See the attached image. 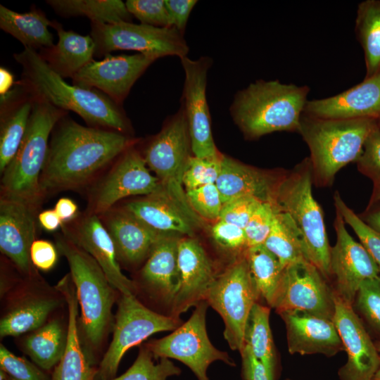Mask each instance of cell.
<instances>
[{
	"instance_id": "obj_1",
	"label": "cell",
	"mask_w": 380,
	"mask_h": 380,
	"mask_svg": "<svg viewBox=\"0 0 380 380\" xmlns=\"http://www.w3.org/2000/svg\"><path fill=\"white\" fill-rule=\"evenodd\" d=\"M134 143L128 134L83 126L65 115L51 135L39 179L43 199L86 187Z\"/></svg>"
},
{
	"instance_id": "obj_2",
	"label": "cell",
	"mask_w": 380,
	"mask_h": 380,
	"mask_svg": "<svg viewBox=\"0 0 380 380\" xmlns=\"http://www.w3.org/2000/svg\"><path fill=\"white\" fill-rule=\"evenodd\" d=\"M13 57L23 68L18 84L33 96L61 110L75 112L89 127L127 134L130 125L122 106L105 94L68 84L34 50L25 48Z\"/></svg>"
},
{
	"instance_id": "obj_3",
	"label": "cell",
	"mask_w": 380,
	"mask_h": 380,
	"mask_svg": "<svg viewBox=\"0 0 380 380\" xmlns=\"http://www.w3.org/2000/svg\"><path fill=\"white\" fill-rule=\"evenodd\" d=\"M55 242L58 253L68 261L76 289L81 310L78 328L82 344L89 358L99 365V355L113 328L112 309L118 291L100 265L84 250L63 234L56 236Z\"/></svg>"
},
{
	"instance_id": "obj_4",
	"label": "cell",
	"mask_w": 380,
	"mask_h": 380,
	"mask_svg": "<svg viewBox=\"0 0 380 380\" xmlns=\"http://www.w3.org/2000/svg\"><path fill=\"white\" fill-rule=\"evenodd\" d=\"M310 88L278 80H258L234 96L229 110L244 137L274 132H298Z\"/></svg>"
},
{
	"instance_id": "obj_5",
	"label": "cell",
	"mask_w": 380,
	"mask_h": 380,
	"mask_svg": "<svg viewBox=\"0 0 380 380\" xmlns=\"http://www.w3.org/2000/svg\"><path fill=\"white\" fill-rule=\"evenodd\" d=\"M34 97L27 127L18 150L1 174V196L39 210L44 201L39 179L49 150V137L68 112Z\"/></svg>"
},
{
	"instance_id": "obj_6",
	"label": "cell",
	"mask_w": 380,
	"mask_h": 380,
	"mask_svg": "<svg viewBox=\"0 0 380 380\" xmlns=\"http://www.w3.org/2000/svg\"><path fill=\"white\" fill-rule=\"evenodd\" d=\"M312 171L306 158L279 177L272 203L286 213L297 228L306 260L325 279L330 277V251L322 210L312 194Z\"/></svg>"
},
{
	"instance_id": "obj_7",
	"label": "cell",
	"mask_w": 380,
	"mask_h": 380,
	"mask_svg": "<svg viewBox=\"0 0 380 380\" xmlns=\"http://www.w3.org/2000/svg\"><path fill=\"white\" fill-rule=\"evenodd\" d=\"M376 121L369 119L335 120L303 114L298 133L307 144L313 181L328 186L337 172L357 161Z\"/></svg>"
},
{
	"instance_id": "obj_8",
	"label": "cell",
	"mask_w": 380,
	"mask_h": 380,
	"mask_svg": "<svg viewBox=\"0 0 380 380\" xmlns=\"http://www.w3.org/2000/svg\"><path fill=\"white\" fill-rule=\"evenodd\" d=\"M191 138L183 106L147 144L141 153L160 184V189L191 217L199 220L190 207L182 177L191 156Z\"/></svg>"
},
{
	"instance_id": "obj_9",
	"label": "cell",
	"mask_w": 380,
	"mask_h": 380,
	"mask_svg": "<svg viewBox=\"0 0 380 380\" xmlns=\"http://www.w3.org/2000/svg\"><path fill=\"white\" fill-rule=\"evenodd\" d=\"M179 317L163 315L146 307L134 294L120 293L112 341L98 365L95 380L115 377L125 353L150 336L180 326Z\"/></svg>"
},
{
	"instance_id": "obj_10",
	"label": "cell",
	"mask_w": 380,
	"mask_h": 380,
	"mask_svg": "<svg viewBox=\"0 0 380 380\" xmlns=\"http://www.w3.org/2000/svg\"><path fill=\"white\" fill-rule=\"evenodd\" d=\"M260 298L251 279L245 253L217 276L205 300L222 317L224 337L230 348L241 352L250 312Z\"/></svg>"
},
{
	"instance_id": "obj_11",
	"label": "cell",
	"mask_w": 380,
	"mask_h": 380,
	"mask_svg": "<svg viewBox=\"0 0 380 380\" xmlns=\"http://www.w3.org/2000/svg\"><path fill=\"white\" fill-rule=\"evenodd\" d=\"M208 305L205 300L200 302L185 323L164 338L148 343L146 346L153 358L179 360L193 372L198 380H210L207 370L215 361L235 366L228 353L217 349L208 338L205 320Z\"/></svg>"
},
{
	"instance_id": "obj_12",
	"label": "cell",
	"mask_w": 380,
	"mask_h": 380,
	"mask_svg": "<svg viewBox=\"0 0 380 380\" xmlns=\"http://www.w3.org/2000/svg\"><path fill=\"white\" fill-rule=\"evenodd\" d=\"M95 56H105L117 50L136 51L156 58L187 56L189 48L184 34L174 27H155L132 22L91 23Z\"/></svg>"
},
{
	"instance_id": "obj_13",
	"label": "cell",
	"mask_w": 380,
	"mask_h": 380,
	"mask_svg": "<svg viewBox=\"0 0 380 380\" xmlns=\"http://www.w3.org/2000/svg\"><path fill=\"white\" fill-rule=\"evenodd\" d=\"M160 188L158 179L150 172L141 153L132 146L91 186L87 212L99 215L115 207L125 198L148 196Z\"/></svg>"
},
{
	"instance_id": "obj_14",
	"label": "cell",
	"mask_w": 380,
	"mask_h": 380,
	"mask_svg": "<svg viewBox=\"0 0 380 380\" xmlns=\"http://www.w3.org/2000/svg\"><path fill=\"white\" fill-rule=\"evenodd\" d=\"M11 296L0 319L1 338L17 337L42 326L65 299L56 286L40 275L25 278L12 287Z\"/></svg>"
},
{
	"instance_id": "obj_15",
	"label": "cell",
	"mask_w": 380,
	"mask_h": 380,
	"mask_svg": "<svg viewBox=\"0 0 380 380\" xmlns=\"http://www.w3.org/2000/svg\"><path fill=\"white\" fill-rule=\"evenodd\" d=\"M325 279L306 260L286 266L273 308L278 313L297 310L333 321L334 291Z\"/></svg>"
},
{
	"instance_id": "obj_16",
	"label": "cell",
	"mask_w": 380,
	"mask_h": 380,
	"mask_svg": "<svg viewBox=\"0 0 380 380\" xmlns=\"http://www.w3.org/2000/svg\"><path fill=\"white\" fill-rule=\"evenodd\" d=\"M184 72L182 103L189 126L191 151L194 156L214 158L221 153L213 137L206 97L207 75L212 65L208 57L192 60L180 58Z\"/></svg>"
},
{
	"instance_id": "obj_17",
	"label": "cell",
	"mask_w": 380,
	"mask_h": 380,
	"mask_svg": "<svg viewBox=\"0 0 380 380\" xmlns=\"http://www.w3.org/2000/svg\"><path fill=\"white\" fill-rule=\"evenodd\" d=\"M334 229L336 240L330 251V277L335 280L334 291L345 302L352 305L362 282L379 277L380 273L366 249L350 235L337 210Z\"/></svg>"
},
{
	"instance_id": "obj_18",
	"label": "cell",
	"mask_w": 380,
	"mask_h": 380,
	"mask_svg": "<svg viewBox=\"0 0 380 380\" xmlns=\"http://www.w3.org/2000/svg\"><path fill=\"white\" fill-rule=\"evenodd\" d=\"M157 58L136 53L106 55L93 60L72 78V84L95 89L122 105L135 82Z\"/></svg>"
},
{
	"instance_id": "obj_19",
	"label": "cell",
	"mask_w": 380,
	"mask_h": 380,
	"mask_svg": "<svg viewBox=\"0 0 380 380\" xmlns=\"http://www.w3.org/2000/svg\"><path fill=\"white\" fill-rule=\"evenodd\" d=\"M61 229L68 239L96 261L120 293L136 295V284L122 273L112 239L99 215L86 211L63 223Z\"/></svg>"
},
{
	"instance_id": "obj_20",
	"label": "cell",
	"mask_w": 380,
	"mask_h": 380,
	"mask_svg": "<svg viewBox=\"0 0 380 380\" xmlns=\"http://www.w3.org/2000/svg\"><path fill=\"white\" fill-rule=\"evenodd\" d=\"M333 322L337 329L347 362L338 370L341 380H372L380 368V355L352 305L334 291Z\"/></svg>"
},
{
	"instance_id": "obj_21",
	"label": "cell",
	"mask_w": 380,
	"mask_h": 380,
	"mask_svg": "<svg viewBox=\"0 0 380 380\" xmlns=\"http://www.w3.org/2000/svg\"><path fill=\"white\" fill-rule=\"evenodd\" d=\"M38 210L24 202L0 196V251L25 278L39 275L30 259Z\"/></svg>"
},
{
	"instance_id": "obj_22",
	"label": "cell",
	"mask_w": 380,
	"mask_h": 380,
	"mask_svg": "<svg viewBox=\"0 0 380 380\" xmlns=\"http://www.w3.org/2000/svg\"><path fill=\"white\" fill-rule=\"evenodd\" d=\"M177 265L179 285L172 303L171 315L179 317L189 308L205 300L217 276L205 249L191 237L179 239Z\"/></svg>"
},
{
	"instance_id": "obj_23",
	"label": "cell",
	"mask_w": 380,
	"mask_h": 380,
	"mask_svg": "<svg viewBox=\"0 0 380 380\" xmlns=\"http://www.w3.org/2000/svg\"><path fill=\"white\" fill-rule=\"evenodd\" d=\"M114 244L120 265L137 266L145 262L157 242L167 234L160 233L122 207L99 215Z\"/></svg>"
},
{
	"instance_id": "obj_24",
	"label": "cell",
	"mask_w": 380,
	"mask_h": 380,
	"mask_svg": "<svg viewBox=\"0 0 380 380\" xmlns=\"http://www.w3.org/2000/svg\"><path fill=\"white\" fill-rule=\"evenodd\" d=\"M303 113L324 119L379 120L380 72L335 96L308 101Z\"/></svg>"
},
{
	"instance_id": "obj_25",
	"label": "cell",
	"mask_w": 380,
	"mask_h": 380,
	"mask_svg": "<svg viewBox=\"0 0 380 380\" xmlns=\"http://www.w3.org/2000/svg\"><path fill=\"white\" fill-rule=\"evenodd\" d=\"M279 314L286 325L288 350L291 354L320 353L332 356L343 350L333 321L297 310Z\"/></svg>"
},
{
	"instance_id": "obj_26",
	"label": "cell",
	"mask_w": 380,
	"mask_h": 380,
	"mask_svg": "<svg viewBox=\"0 0 380 380\" xmlns=\"http://www.w3.org/2000/svg\"><path fill=\"white\" fill-rule=\"evenodd\" d=\"M63 293L68 310V338L65 353L53 369L51 380H95L98 365L87 356L78 328V300L70 276L67 274L56 285Z\"/></svg>"
},
{
	"instance_id": "obj_27",
	"label": "cell",
	"mask_w": 380,
	"mask_h": 380,
	"mask_svg": "<svg viewBox=\"0 0 380 380\" xmlns=\"http://www.w3.org/2000/svg\"><path fill=\"white\" fill-rule=\"evenodd\" d=\"M179 240L174 234L161 238L140 271L141 284L148 296L171 305L179 285Z\"/></svg>"
},
{
	"instance_id": "obj_28",
	"label": "cell",
	"mask_w": 380,
	"mask_h": 380,
	"mask_svg": "<svg viewBox=\"0 0 380 380\" xmlns=\"http://www.w3.org/2000/svg\"><path fill=\"white\" fill-rule=\"evenodd\" d=\"M122 208L153 229L165 234L192 236L200 220L185 213L160 188L127 203Z\"/></svg>"
},
{
	"instance_id": "obj_29",
	"label": "cell",
	"mask_w": 380,
	"mask_h": 380,
	"mask_svg": "<svg viewBox=\"0 0 380 380\" xmlns=\"http://www.w3.org/2000/svg\"><path fill=\"white\" fill-rule=\"evenodd\" d=\"M279 177L222 155L221 171L215 185L223 204L243 196L272 203Z\"/></svg>"
},
{
	"instance_id": "obj_30",
	"label": "cell",
	"mask_w": 380,
	"mask_h": 380,
	"mask_svg": "<svg viewBox=\"0 0 380 380\" xmlns=\"http://www.w3.org/2000/svg\"><path fill=\"white\" fill-rule=\"evenodd\" d=\"M18 87L1 96L0 172L15 156L25 136L32 110L34 97L24 87Z\"/></svg>"
},
{
	"instance_id": "obj_31",
	"label": "cell",
	"mask_w": 380,
	"mask_h": 380,
	"mask_svg": "<svg viewBox=\"0 0 380 380\" xmlns=\"http://www.w3.org/2000/svg\"><path fill=\"white\" fill-rule=\"evenodd\" d=\"M53 27L58 34V42L38 53L56 74L63 78H72L94 60L95 42L91 36H84L72 30H65L56 22Z\"/></svg>"
},
{
	"instance_id": "obj_32",
	"label": "cell",
	"mask_w": 380,
	"mask_h": 380,
	"mask_svg": "<svg viewBox=\"0 0 380 380\" xmlns=\"http://www.w3.org/2000/svg\"><path fill=\"white\" fill-rule=\"evenodd\" d=\"M68 321L61 317H51L37 329L23 335L20 348L45 372L53 369L66 348Z\"/></svg>"
},
{
	"instance_id": "obj_33",
	"label": "cell",
	"mask_w": 380,
	"mask_h": 380,
	"mask_svg": "<svg viewBox=\"0 0 380 380\" xmlns=\"http://www.w3.org/2000/svg\"><path fill=\"white\" fill-rule=\"evenodd\" d=\"M54 23L36 8L21 13L0 5L1 29L20 41L25 48L37 51L51 47L53 35L48 27H53Z\"/></svg>"
},
{
	"instance_id": "obj_34",
	"label": "cell",
	"mask_w": 380,
	"mask_h": 380,
	"mask_svg": "<svg viewBox=\"0 0 380 380\" xmlns=\"http://www.w3.org/2000/svg\"><path fill=\"white\" fill-rule=\"evenodd\" d=\"M270 311L267 306L255 303L246 323L244 345L264 365L270 380H276L278 365L270 326Z\"/></svg>"
},
{
	"instance_id": "obj_35",
	"label": "cell",
	"mask_w": 380,
	"mask_h": 380,
	"mask_svg": "<svg viewBox=\"0 0 380 380\" xmlns=\"http://www.w3.org/2000/svg\"><path fill=\"white\" fill-rule=\"evenodd\" d=\"M245 258L259 297L273 308L285 267L263 244L248 247Z\"/></svg>"
},
{
	"instance_id": "obj_36",
	"label": "cell",
	"mask_w": 380,
	"mask_h": 380,
	"mask_svg": "<svg viewBox=\"0 0 380 380\" xmlns=\"http://www.w3.org/2000/svg\"><path fill=\"white\" fill-rule=\"evenodd\" d=\"M355 31L365 56L366 74L380 72V0H366L358 4Z\"/></svg>"
},
{
	"instance_id": "obj_37",
	"label": "cell",
	"mask_w": 380,
	"mask_h": 380,
	"mask_svg": "<svg viewBox=\"0 0 380 380\" xmlns=\"http://www.w3.org/2000/svg\"><path fill=\"white\" fill-rule=\"evenodd\" d=\"M61 16H86L91 23L131 22L132 15L120 0H48Z\"/></svg>"
},
{
	"instance_id": "obj_38",
	"label": "cell",
	"mask_w": 380,
	"mask_h": 380,
	"mask_svg": "<svg viewBox=\"0 0 380 380\" xmlns=\"http://www.w3.org/2000/svg\"><path fill=\"white\" fill-rule=\"evenodd\" d=\"M263 245L284 267L306 260L297 228L286 213L277 208L273 225Z\"/></svg>"
},
{
	"instance_id": "obj_39",
	"label": "cell",
	"mask_w": 380,
	"mask_h": 380,
	"mask_svg": "<svg viewBox=\"0 0 380 380\" xmlns=\"http://www.w3.org/2000/svg\"><path fill=\"white\" fill-rule=\"evenodd\" d=\"M153 359L148 348L142 346L132 366L122 375L110 380H167L181 373L180 368L168 358H160L156 364Z\"/></svg>"
},
{
	"instance_id": "obj_40",
	"label": "cell",
	"mask_w": 380,
	"mask_h": 380,
	"mask_svg": "<svg viewBox=\"0 0 380 380\" xmlns=\"http://www.w3.org/2000/svg\"><path fill=\"white\" fill-rule=\"evenodd\" d=\"M336 210L355 232L360 243L376 262L380 273V232H377L358 216L343 201L338 191L334 196Z\"/></svg>"
},
{
	"instance_id": "obj_41",
	"label": "cell",
	"mask_w": 380,
	"mask_h": 380,
	"mask_svg": "<svg viewBox=\"0 0 380 380\" xmlns=\"http://www.w3.org/2000/svg\"><path fill=\"white\" fill-rule=\"evenodd\" d=\"M222 154L214 158L190 156L182 177L185 191L215 184L221 171Z\"/></svg>"
},
{
	"instance_id": "obj_42",
	"label": "cell",
	"mask_w": 380,
	"mask_h": 380,
	"mask_svg": "<svg viewBox=\"0 0 380 380\" xmlns=\"http://www.w3.org/2000/svg\"><path fill=\"white\" fill-rule=\"evenodd\" d=\"M186 196L190 207L198 216L210 220L219 219L223 203L215 184L186 191Z\"/></svg>"
},
{
	"instance_id": "obj_43",
	"label": "cell",
	"mask_w": 380,
	"mask_h": 380,
	"mask_svg": "<svg viewBox=\"0 0 380 380\" xmlns=\"http://www.w3.org/2000/svg\"><path fill=\"white\" fill-rule=\"evenodd\" d=\"M0 367L15 380H51L44 370L24 357H19L0 345Z\"/></svg>"
},
{
	"instance_id": "obj_44",
	"label": "cell",
	"mask_w": 380,
	"mask_h": 380,
	"mask_svg": "<svg viewBox=\"0 0 380 380\" xmlns=\"http://www.w3.org/2000/svg\"><path fill=\"white\" fill-rule=\"evenodd\" d=\"M210 234L217 246L227 254L241 256L248 248L244 229L232 223L218 220Z\"/></svg>"
},
{
	"instance_id": "obj_45",
	"label": "cell",
	"mask_w": 380,
	"mask_h": 380,
	"mask_svg": "<svg viewBox=\"0 0 380 380\" xmlns=\"http://www.w3.org/2000/svg\"><path fill=\"white\" fill-rule=\"evenodd\" d=\"M355 298L359 310L380 332V277L362 281Z\"/></svg>"
},
{
	"instance_id": "obj_46",
	"label": "cell",
	"mask_w": 380,
	"mask_h": 380,
	"mask_svg": "<svg viewBox=\"0 0 380 380\" xmlns=\"http://www.w3.org/2000/svg\"><path fill=\"white\" fill-rule=\"evenodd\" d=\"M126 7L141 24L172 27L165 0H127Z\"/></svg>"
},
{
	"instance_id": "obj_47",
	"label": "cell",
	"mask_w": 380,
	"mask_h": 380,
	"mask_svg": "<svg viewBox=\"0 0 380 380\" xmlns=\"http://www.w3.org/2000/svg\"><path fill=\"white\" fill-rule=\"evenodd\" d=\"M272 203L262 202L251 217L244 228L248 248L262 245L268 236L275 218Z\"/></svg>"
},
{
	"instance_id": "obj_48",
	"label": "cell",
	"mask_w": 380,
	"mask_h": 380,
	"mask_svg": "<svg viewBox=\"0 0 380 380\" xmlns=\"http://www.w3.org/2000/svg\"><path fill=\"white\" fill-rule=\"evenodd\" d=\"M357 164L359 171L372 179L374 185L380 182V129L377 124L369 134Z\"/></svg>"
},
{
	"instance_id": "obj_49",
	"label": "cell",
	"mask_w": 380,
	"mask_h": 380,
	"mask_svg": "<svg viewBox=\"0 0 380 380\" xmlns=\"http://www.w3.org/2000/svg\"><path fill=\"white\" fill-rule=\"evenodd\" d=\"M262 203L253 196H243L223 204L219 219L244 229L251 217Z\"/></svg>"
},
{
	"instance_id": "obj_50",
	"label": "cell",
	"mask_w": 380,
	"mask_h": 380,
	"mask_svg": "<svg viewBox=\"0 0 380 380\" xmlns=\"http://www.w3.org/2000/svg\"><path fill=\"white\" fill-rule=\"evenodd\" d=\"M58 253L56 246L51 241L36 239L30 248V259L36 269L49 271L56 264Z\"/></svg>"
},
{
	"instance_id": "obj_51",
	"label": "cell",
	"mask_w": 380,
	"mask_h": 380,
	"mask_svg": "<svg viewBox=\"0 0 380 380\" xmlns=\"http://www.w3.org/2000/svg\"><path fill=\"white\" fill-rule=\"evenodd\" d=\"M170 24L184 34L190 13L196 0H165Z\"/></svg>"
},
{
	"instance_id": "obj_52",
	"label": "cell",
	"mask_w": 380,
	"mask_h": 380,
	"mask_svg": "<svg viewBox=\"0 0 380 380\" xmlns=\"http://www.w3.org/2000/svg\"><path fill=\"white\" fill-rule=\"evenodd\" d=\"M243 380H270L264 365L253 355L246 345L240 352Z\"/></svg>"
},
{
	"instance_id": "obj_53",
	"label": "cell",
	"mask_w": 380,
	"mask_h": 380,
	"mask_svg": "<svg viewBox=\"0 0 380 380\" xmlns=\"http://www.w3.org/2000/svg\"><path fill=\"white\" fill-rule=\"evenodd\" d=\"M53 209L63 223L75 219L79 215L78 207L75 202L66 197L59 198Z\"/></svg>"
},
{
	"instance_id": "obj_54",
	"label": "cell",
	"mask_w": 380,
	"mask_h": 380,
	"mask_svg": "<svg viewBox=\"0 0 380 380\" xmlns=\"http://www.w3.org/2000/svg\"><path fill=\"white\" fill-rule=\"evenodd\" d=\"M38 223L48 232H54L61 228L63 222L54 209L41 211L37 216Z\"/></svg>"
},
{
	"instance_id": "obj_55",
	"label": "cell",
	"mask_w": 380,
	"mask_h": 380,
	"mask_svg": "<svg viewBox=\"0 0 380 380\" xmlns=\"http://www.w3.org/2000/svg\"><path fill=\"white\" fill-rule=\"evenodd\" d=\"M361 218L369 226L380 232V203L369 205L367 212Z\"/></svg>"
},
{
	"instance_id": "obj_56",
	"label": "cell",
	"mask_w": 380,
	"mask_h": 380,
	"mask_svg": "<svg viewBox=\"0 0 380 380\" xmlns=\"http://www.w3.org/2000/svg\"><path fill=\"white\" fill-rule=\"evenodd\" d=\"M14 83V77L7 69L0 68V94L4 96L11 91Z\"/></svg>"
},
{
	"instance_id": "obj_57",
	"label": "cell",
	"mask_w": 380,
	"mask_h": 380,
	"mask_svg": "<svg viewBox=\"0 0 380 380\" xmlns=\"http://www.w3.org/2000/svg\"><path fill=\"white\" fill-rule=\"evenodd\" d=\"M376 203H380V182L374 185L369 205Z\"/></svg>"
},
{
	"instance_id": "obj_58",
	"label": "cell",
	"mask_w": 380,
	"mask_h": 380,
	"mask_svg": "<svg viewBox=\"0 0 380 380\" xmlns=\"http://www.w3.org/2000/svg\"><path fill=\"white\" fill-rule=\"evenodd\" d=\"M0 380H15V379H13L12 377L8 376L3 370H1V372H0Z\"/></svg>"
},
{
	"instance_id": "obj_59",
	"label": "cell",
	"mask_w": 380,
	"mask_h": 380,
	"mask_svg": "<svg viewBox=\"0 0 380 380\" xmlns=\"http://www.w3.org/2000/svg\"><path fill=\"white\" fill-rule=\"evenodd\" d=\"M374 380H380V368L376 372L375 375L373 377Z\"/></svg>"
},
{
	"instance_id": "obj_60",
	"label": "cell",
	"mask_w": 380,
	"mask_h": 380,
	"mask_svg": "<svg viewBox=\"0 0 380 380\" xmlns=\"http://www.w3.org/2000/svg\"><path fill=\"white\" fill-rule=\"evenodd\" d=\"M376 349L380 355V342L379 343H377V345L376 346Z\"/></svg>"
},
{
	"instance_id": "obj_61",
	"label": "cell",
	"mask_w": 380,
	"mask_h": 380,
	"mask_svg": "<svg viewBox=\"0 0 380 380\" xmlns=\"http://www.w3.org/2000/svg\"><path fill=\"white\" fill-rule=\"evenodd\" d=\"M376 124H377V126L379 127L380 129V119L379 120L376 121Z\"/></svg>"
},
{
	"instance_id": "obj_62",
	"label": "cell",
	"mask_w": 380,
	"mask_h": 380,
	"mask_svg": "<svg viewBox=\"0 0 380 380\" xmlns=\"http://www.w3.org/2000/svg\"><path fill=\"white\" fill-rule=\"evenodd\" d=\"M286 380H291V379H286Z\"/></svg>"
},
{
	"instance_id": "obj_63",
	"label": "cell",
	"mask_w": 380,
	"mask_h": 380,
	"mask_svg": "<svg viewBox=\"0 0 380 380\" xmlns=\"http://www.w3.org/2000/svg\"><path fill=\"white\" fill-rule=\"evenodd\" d=\"M372 380H374L373 379Z\"/></svg>"
}]
</instances>
